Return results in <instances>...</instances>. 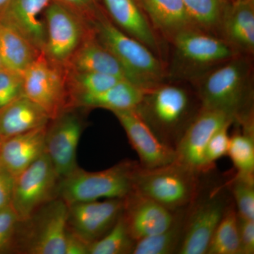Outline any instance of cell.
Wrapping results in <instances>:
<instances>
[{
    "label": "cell",
    "instance_id": "1",
    "mask_svg": "<svg viewBox=\"0 0 254 254\" xmlns=\"http://www.w3.org/2000/svg\"><path fill=\"white\" fill-rule=\"evenodd\" d=\"M193 83L202 108L225 113L238 125L254 118L252 64L247 55L225 62Z\"/></svg>",
    "mask_w": 254,
    "mask_h": 254
},
{
    "label": "cell",
    "instance_id": "2",
    "mask_svg": "<svg viewBox=\"0 0 254 254\" xmlns=\"http://www.w3.org/2000/svg\"><path fill=\"white\" fill-rule=\"evenodd\" d=\"M200 108L196 94L165 82L145 92L134 110L162 143L175 150Z\"/></svg>",
    "mask_w": 254,
    "mask_h": 254
},
{
    "label": "cell",
    "instance_id": "3",
    "mask_svg": "<svg viewBox=\"0 0 254 254\" xmlns=\"http://www.w3.org/2000/svg\"><path fill=\"white\" fill-rule=\"evenodd\" d=\"M91 26L96 39L123 65L130 81L146 91L165 83L168 74L164 60L117 27L106 14L98 10Z\"/></svg>",
    "mask_w": 254,
    "mask_h": 254
},
{
    "label": "cell",
    "instance_id": "4",
    "mask_svg": "<svg viewBox=\"0 0 254 254\" xmlns=\"http://www.w3.org/2000/svg\"><path fill=\"white\" fill-rule=\"evenodd\" d=\"M168 77L195 82L225 62L240 55L220 37L198 28L177 35Z\"/></svg>",
    "mask_w": 254,
    "mask_h": 254
},
{
    "label": "cell",
    "instance_id": "5",
    "mask_svg": "<svg viewBox=\"0 0 254 254\" xmlns=\"http://www.w3.org/2000/svg\"><path fill=\"white\" fill-rule=\"evenodd\" d=\"M200 175L177 160L151 169L138 163L133 174V190L176 212L190 206L198 196Z\"/></svg>",
    "mask_w": 254,
    "mask_h": 254
},
{
    "label": "cell",
    "instance_id": "6",
    "mask_svg": "<svg viewBox=\"0 0 254 254\" xmlns=\"http://www.w3.org/2000/svg\"><path fill=\"white\" fill-rule=\"evenodd\" d=\"M138 162L125 160L111 168L89 172L80 168L60 180L58 197L71 205L105 198H124L133 191Z\"/></svg>",
    "mask_w": 254,
    "mask_h": 254
},
{
    "label": "cell",
    "instance_id": "7",
    "mask_svg": "<svg viewBox=\"0 0 254 254\" xmlns=\"http://www.w3.org/2000/svg\"><path fill=\"white\" fill-rule=\"evenodd\" d=\"M68 205L57 197L20 221L13 252L27 254H65Z\"/></svg>",
    "mask_w": 254,
    "mask_h": 254
},
{
    "label": "cell",
    "instance_id": "8",
    "mask_svg": "<svg viewBox=\"0 0 254 254\" xmlns=\"http://www.w3.org/2000/svg\"><path fill=\"white\" fill-rule=\"evenodd\" d=\"M232 199L226 182L204 194L200 190L189 207L179 254H206L214 232Z\"/></svg>",
    "mask_w": 254,
    "mask_h": 254
},
{
    "label": "cell",
    "instance_id": "9",
    "mask_svg": "<svg viewBox=\"0 0 254 254\" xmlns=\"http://www.w3.org/2000/svg\"><path fill=\"white\" fill-rule=\"evenodd\" d=\"M23 95L36 103L51 120L71 108L66 71L41 53L23 73Z\"/></svg>",
    "mask_w": 254,
    "mask_h": 254
},
{
    "label": "cell",
    "instance_id": "10",
    "mask_svg": "<svg viewBox=\"0 0 254 254\" xmlns=\"http://www.w3.org/2000/svg\"><path fill=\"white\" fill-rule=\"evenodd\" d=\"M46 42L43 54L64 68L85 38L93 32L91 24L59 1H53L46 12Z\"/></svg>",
    "mask_w": 254,
    "mask_h": 254
},
{
    "label": "cell",
    "instance_id": "11",
    "mask_svg": "<svg viewBox=\"0 0 254 254\" xmlns=\"http://www.w3.org/2000/svg\"><path fill=\"white\" fill-rule=\"evenodd\" d=\"M60 181L46 153L16 177L11 206L20 221L58 197Z\"/></svg>",
    "mask_w": 254,
    "mask_h": 254
},
{
    "label": "cell",
    "instance_id": "12",
    "mask_svg": "<svg viewBox=\"0 0 254 254\" xmlns=\"http://www.w3.org/2000/svg\"><path fill=\"white\" fill-rule=\"evenodd\" d=\"M74 108L64 110L47 127L46 153L60 180L78 168L76 152L84 125Z\"/></svg>",
    "mask_w": 254,
    "mask_h": 254
},
{
    "label": "cell",
    "instance_id": "13",
    "mask_svg": "<svg viewBox=\"0 0 254 254\" xmlns=\"http://www.w3.org/2000/svg\"><path fill=\"white\" fill-rule=\"evenodd\" d=\"M124 199L108 198L68 205L67 229L88 245L113 228L123 214Z\"/></svg>",
    "mask_w": 254,
    "mask_h": 254
},
{
    "label": "cell",
    "instance_id": "14",
    "mask_svg": "<svg viewBox=\"0 0 254 254\" xmlns=\"http://www.w3.org/2000/svg\"><path fill=\"white\" fill-rule=\"evenodd\" d=\"M233 120L218 110L200 108L175 148L177 161L200 174L208 173L205 165V148L217 130Z\"/></svg>",
    "mask_w": 254,
    "mask_h": 254
},
{
    "label": "cell",
    "instance_id": "15",
    "mask_svg": "<svg viewBox=\"0 0 254 254\" xmlns=\"http://www.w3.org/2000/svg\"><path fill=\"white\" fill-rule=\"evenodd\" d=\"M113 113L125 130L132 148L138 155V163L142 168H158L177 160L175 150L162 143L134 110Z\"/></svg>",
    "mask_w": 254,
    "mask_h": 254
},
{
    "label": "cell",
    "instance_id": "16",
    "mask_svg": "<svg viewBox=\"0 0 254 254\" xmlns=\"http://www.w3.org/2000/svg\"><path fill=\"white\" fill-rule=\"evenodd\" d=\"M175 215L176 212L135 190L124 198V220L136 242L165 231L173 223Z\"/></svg>",
    "mask_w": 254,
    "mask_h": 254
},
{
    "label": "cell",
    "instance_id": "17",
    "mask_svg": "<svg viewBox=\"0 0 254 254\" xmlns=\"http://www.w3.org/2000/svg\"><path fill=\"white\" fill-rule=\"evenodd\" d=\"M107 16L128 36L141 42L163 60L164 47L137 0H103Z\"/></svg>",
    "mask_w": 254,
    "mask_h": 254
},
{
    "label": "cell",
    "instance_id": "18",
    "mask_svg": "<svg viewBox=\"0 0 254 254\" xmlns=\"http://www.w3.org/2000/svg\"><path fill=\"white\" fill-rule=\"evenodd\" d=\"M51 0H9L0 21L24 37L39 53L46 42V12Z\"/></svg>",
    "mask_w": 254,
    "mask_h": 254
},
{
    "label": "cell",
    "instance_id": "19",
    "mask_svg": "<svg viewBox=\"0 0 254 254\" xmlns=\"http://www.w3.org/2000/svg\"><path fill=\"white\" fill-rule=\"evenodd\" d=\"M47 127L0 142V167L16 177L44 154Z\"/></svg>",
    "mask_w": 254,
    "mask_h": 254
},
{
    "label": "cell",
    "instance_id": "20",
    "mask_svg": "<svg viewBox=\"0 0 254 254\" xmlns=\"http://www.w3.org/2000/svg\"><path fill=\"white\" fill-rule=\"evenodd\" d=\"M219 37L240 54H254V0H230Z\"/></svg>",
    "mask_w": 254,
    "mask_h": 254
},
{
    "label": "cell",
    "instance_id": "21",
    "mask_svg": "<svg viewBox=\"0 0 254 254\" xmlns=\"http://www.w3.org/2000/svg\"><path fill=\"white\" fill-rule=\"evenodd\" d=\"M137 1L155 31L165 41L172 43L182 32L198 28L190 19L183 0Z\"/></svg>",
    "mask_w": 254,
    "mask_h": 254
},
{
    "label": "cell",
    "instance_id": "22",
    "mask_svg": "<svg viewBox=\"0 0 254 254\" xmlns=\"http://www.w3.org/2000/svg\"><path fill=\"white\" fill-rule=\"evenodd\" d=\"M65 70L75 72L105 73L130 81L123 65L96 39L93 31L85 38L75 52Z\"/></svg>",
    "mask_w": 254,
    "mask_h": 254
},
{
    "label": "cell",
    "instance_id": "23",
    "mask_svg": "<svg viewBox=\"0 0 254 254\" xmlns=\"http://www.w3.org/2000/svg\"><path fill=\"white\" fill-rule=\"evenodd\" d=\"M50 121L41 107L21 95L0 110V141L47 126Z\"/></svg>",
    "mask_w": 254,
    "mask_h": 254
},
{
    "label": "cell",
    "instance_id": "24",
    "mask_svg": "<svg viewBox=\"0 0 254 254\" xmlns=\"http://www.w3.org/2000/svg\"><path fill=\"white\" fill-rule=\"evenodd\" d=\"M146 91L128 80H120L104 91L76 98L72 108H103L112 113L134 110Z\"/></svg>",
    "mask_w": 254,
    "mask_h": 254
},
{
    "label": "cell",
    "instance_id": "25",
    "mask_svg": "<svg viewBox=\"0 0 254 254\" xmlns=\"http://www.w3.org/2000/svg\"><path fill=\"white\" fill-rule=\"evenodd\" d=\"M40 54L24 37L0 21V56L4 68L23 74Z\"/></svg>",
    "mask_w": 254,
    "mask_h": 254
},
{
    "label": "cell",
    "instance_id": "26",
    "mask_svg": "<svg viewBox=\"0 0 254 254\" xmlns=\"http://www.w3.org/2000/svg\"><path fill=\"white\" fill-rule=\"evenodd\" d=\"M189 207L176 211L173 223L165 231L137 241L132 254H178Z\"/></svg>",
    "mask_w": 254,
    "mask_h": 254
},
{
    "label": "cell",
    "instance_id": "27",
    "mask_svg": "<svg viewBox=\"0 0 254 254\" xmlns=\"http://www.w3.org/2000/svg\"><path fill=\"white\" fill-rule=\"evenodd\" d=\"M239 125L240 129L230 136L227 155L237 175L254 177V118Z\"/></svg>",
    "mask_w": 254,
    "mask_h": 254
},
{
    "label": "cell",
    "instance_id": "28",
    "mask_svg": "<svg viewBox=\"0 0 254 254\" xmlns=\"http://www.w3.org/2000/svg\"><path fill=\"white\" fill-rule=\"evenodd\" d=\"M230 0H183L190 19L198 29L219 37Z\"/></svg>",
    "mask_w": 254,
    "mask_h": 254
},
{
    "label": "cell",
    "instance_id": "29",
    "mask_svg": "<svg viewBox=\"0 0 254 254\" xmlns=\"http://www.w3.org/2000/svg\"><path fill=\"white\" fill-rule=\"evenodd\" d=\"M206 254H240L238 215L233 202L214 232Z\"/></svg>",
    "mask_w": 254,
    "mask_h": 254
},
{
    "label": "cell",
    "instance_id": "30",
    "mask_svg": "<svg viewBox=\"0 0 254 254\" xmlns=\"http://www.w3.org/2000/svg\"><path fill=\"white\" fill-rule=\"evenodd\" d=\"M66 76L71 108L76 98L99 93L113 86L120 80H125L111 75L96 72L66 71Z\"/></svg>",
    "mask_w": 254,
    "mask_h": 254
},
{
    "label": "cell",
    "instance_id": "31",
    "mask_svg": "<svg viewBox=\"0 0 254 254\" xmlns=\"http://www.w3.org/2000/svg\"><path fill=\"white\" fill-rule=\"evenodd\" d=\"M135 244L122 214L106 235L89 245L88 254H132Z\"/></svg>",
    "mask_w": 254,
    "mask_h": 254
},
{
    "label": "cell",
    "instance_id": "32",
    "mask_svg": "<svg viewBox=\"0 0 254 254\" xmlns=\"http://www.w3.org/2000/svg\"><path fill=\"white\" fill-rule=\"evenodd\" d=\"M227 188L240 218L254 220V177L235 174L226 181Z\"/></svg>",
    "mask_w": 254,
    "mask_h": 254
},
{
    "label": "cell",
    "instance_id": "33",
    "mask_svg": "<svg viewBox=\"0 0 254 254\" xmlns=\"http://www.w3.org/2000/svg\"><path fill=\"white\" fill-rule=\"evenodd\" d=\"M233 123L225 124L213 133L205 148L204 160L207 171L210 172L215 168V163L227 155L230 136L229 129Z\"/></svg>",
    "mask_w": 254,
    "mask_h": 254
},
{
    "label": "cell",
    "instance_id": "34",
    "mask_svg": "<svg viewBox=\"0 0 254 254\" xmlns=\"http://www.w3.org/2000/svg\"><path fill=\"white\" fill-rule=\"evenodd\" d=\"M23 95V74L6 68L0 70V110Z\"/></svg>",
    "mask_w": 254,
    "mask_h": 254
},
{
    "label": "cell",
    "instance_id": "35",
    "mask_svg": "<svg viewBox=\"0 0 254 254\" xmlns=\"http://www.w3.org/2000/svg\"><path fill=\"white\" fill-rule=\"evenodd\" d=\"M19 222L11 205L0 210V253L13 252Z\"/></svg>",
    "mask_w": 254,
    "mask_h": 254
},
{
    "label": "cell",
    "instance_id": "36",
    "mask_svg": "<svg viewBox=\"0 0 254 254\" xmlns=\"http://www.w3.org/2000/svg\"><path fill=\"white\" fill-rule=\"evenodd\" d=\"M240 254H254V220L238 216Z\"/></svg>",
    "mask_w": 254,
    "mask_h": 254
},
{
    "label": "cell",
    "instance_id": "37",
    "mask_svg": "<svg viewBox=\"0 0 254 254\" xmlns=\"http://www.w3.org/2000/svg\"><path fill=\"white\" fill-rule=\"evenodd\" d=\"M59 2L72 10L88 23H91L98 11L93 6V0H60Z\"/></svg>",
    "mask_w": 254,
    "mask_h": 254
},
{
    "label": "cell",
    "instance_id": "38",
    "mask_svg": "<svg viewBox=\"0 0 254 254\" xmlns=\"http://www.w3.org/2000/svg\"><path fill=\"white\" fill-rule=\"evenodd\" d=\"M16 177L0 167V210L11 205Z\"/></svg>",
    "mask_w": 254,
    "mask_h": 254
},
{
    "label": "cell",
    "instance_id": "39",
    "mask_svg": "<svg viewBox=\"0 0 254 254\" xmlns=\"http://www.w3.org/2000/svg\"><path fill=\"white\" fill-rule=\"evenodd\" d=\"M88 244L67 229L65 254H88Z\"/></svg>",
    "mask_w": 254,
    "mask_h": 254
},
{
    "label": "cell",
    "instance_id": "40",
    "mask_svg": "<svg viewBox=\"0 0 254 254\" xmlns=\"http://www.w3.org/2000/svg\"><path fill=\"white\" fill-rule=\"evenodd\" d=\"M9 1V0H0V16L2 14L3 11H4Z\"/></svg>",
    "mask_w": 254,
    "mask_h": 254
},
{
    "label": "cell",
    "instance_id": "41",
    "mask_svg": "<svg viewBox=\"0 0 254 254\" xmlns=\"http://www.w3.org/2000/svg\"><path fill=\"white\" fill-rule=\"evenodd\" d=\"M4 64H3L2 60H1V56H0V70L4 68Z\"/></svg>",
    "mask_w": 254,
    "mask_h": 254
},
{
    "label": "cell",
    "instance_id": "42",
    "mask_svg": "<svg viewBox=\"0 0 254 254\" xmlns=\"http://www.w3.org/2000/svg\"><path fill=\"white\" fill-rule=\"evenodd\" d=\"M0 142H1V141H0Z\"/></svg>",
    "mask_w": 254,
    "mask_h": 254
}]
</instances>
